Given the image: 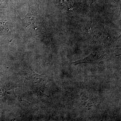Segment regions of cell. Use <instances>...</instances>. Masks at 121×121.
Segmentation results:
<instances>
[{"mask_svg": "<svg viewBox=\"0 0 121 121\" xmlns=\"http://www.w3.org/2000/svg\"><path fill=\"white\" fill-rule=\"evenodd\" d=\"M29 79V83L33 90L40 91L43 92L46 84L49 81L47 77L44 75H39L37 74H33Z\"/></svg>", "mask_w": 121, "mask_h": 121, "instance_id": "6da1fadb", "label": "cell"}, {"mask_svg": "<svg viewBox=\"0 0 121 121\" xmlns=\"http://www.w3.org/2000/svg\"><path fill=\"white\" fill-rule=\"evenodd\" d=\"M106 58V53L105 52H95L84 59L71 63L75 65L83 63H96Z\"/></svg>", "mask_w": 121, "mask_h": 121, "instance_id": "7a4b0ae2", "label": "cell"}]
</instances>
